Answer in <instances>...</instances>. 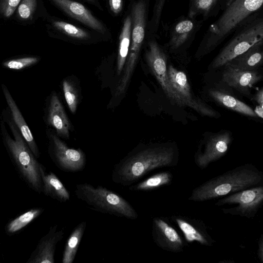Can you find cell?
<instances>
[{
  "label": "cell",
  "instance_id": "obj_1",
  "mask_svg": "<svg viewBox=\"0 0 263 263\" xmlns=\"http://www.w3.org/2000/svg\"><path fill=\"white\" fill-rule=\"evenodd\" d=\"M178 156L172 146H155L137 148L114 166L111 180L122 186H130L149 172L176 165Z\"/></svg>",
  "mask_w": 263,
  "mask_h": 263
},
{
  "label": "cell",
  "instance_id": "obj_2",
  "mask_svg": "<svg viewBox=\"0 0 263 263\" xmlns=\"http://www.w3.org/2000/svg\"><path fill=\"white\" fill-rule=\"evenodd\" d=\"M263 173L255 166L245 164L213 177L195 187L189 200L199 202L261 185Z\"/></svg>",
  "mask_w": 263,
  "mask_h": 263
},
{
  "label": "cell",
  "instance_id": "obj_3",
  "mask_svg": "<svg viewBox=\"0 0 263 263\" xmlns=\"http://www.w3.org/2000/svg\"><path fill=\"white\" fill-rule=\"evenodd\" d=\"M13 138L1 123L2 138L5 147L18 176L29 188L42 193L41 170L44 166L40 163L22 136L12 118L6 121Z\"/></svg>",
  "mask_w": 263,
  "mask_h": 263
},
{
  "label": "cell",
  "instance_id": "obj_4",
  "mask_svg": "<svg viewBox=\"0 0 263 263\" xmlns=\"http://www.w3.org/2000/svg\"><path fill=\"white\" fill-rule=\"evenodd\" d=\"M262 3L263 0H234L227 6L205 33L201 44L203 53L210 52L219 45L249 16L259 9Z\"/></svg>",
  "mask_w": 263,
  "mask_h": 263
},
{
  "label": "cell",
  "instance_id": "obj_5",
  "mask_svg": "<svg viewBox=\"0 0 263 263\" xmlns=\"http://www.w3.org/2000/svg\"><path fill=\"white\" fill-rule=\"evenodd\" d=\"M74 193L89 208L96 211L132 220L138 217L135 209L126 199L102 186L77 184Z\"/></svg>",
  "mask_w": 263,
  "mask_h": 263
},
{
  "label": "cell",
  "instance_id": "obj_6",
  "mask_svg": "<svg viewBox=\"0 0 263 263\" xmlns=\"http://www.w3.org/2000/svg\"><path fill=\"white\" fill-rule=\"evenodd\" d=\"M149 0H130L132 17L131 40L124 72L116 88V96L125 91L131 79L146 35Z\"/></svg>",
  "mask_w": 263,
  "mask_h": 263
},
{
  "label": "cell",
  "instance_id": "obj_7",
  "mask_svg": "<svg viewBox=\"0 0 263 263\" xmlns=\"http://www.w3.org/2000/svg\"><path fill=\"white\" fill-rule=\"evenodd\" d=\"M261 41H263L262 19L248 20L215 58L212 68L215 69L224 66L233 58Z\"/></svg>",
  "mask_w": 263,
  "mask_h": 263
},
{
  "label": "cell",
  "instance_id": "obj_8",
  "mask_svg": "<svg viewBox=\"0 0 263 263\" xmlns=\"http://www.w3.org/2000/svg\"><path fill=\"white\" fill-rule=\"evenodd\" d=\"M263 203V186H254L223 197L215 205H231L222 208L226 214L251 218L256 215Z\"/></svg>",
  "mask_w": 263,
  "mask_h": 263
},
{
  "label": "cell",
  "instance_id": "obj_9",
  "mask_svg": "<svg viewBox=\"0 0 263 263\" xmlns=\"http://www.w3.org/2000/svg\"><path fill=\"white\" fill-rule=\"evenodd\" d=\"M49 155L57 167L68 173L82 171L86 165V156L81 149L68 147L55 134L50 133Z\"/></svg>",
  "mask_w": 263,
  "mask_h": 263
},
{
  "label": "cell",
  "instance_id": "obj_10",
  "mask_svg": "<svg viewBox=\"0 0 263 263\" xmlns=\"http://www.w3.org/2000/svg\"><path fill=\"white\" fill-rule=\"evenodd\" d=\"M147 39V48L145 53L147 65L166 96L176 103L175 96L168 76L166 56L154 37Z\"/></svg>",
  "mask_w": 263,
  "mask_h": 263
},
{
  "label": "cell",
  "instance_id": "obj_11",
  "mask_svg": "<svg viewBox=\"0 0 263 263\" xmlns=\"http://www.w3.org/2000/svg\"><path fill=\"white\" fill-rule=\"evenodd\" d=\"M50 1L68 17L79 22L105 39L110 36L111 33L105 24L81 3L73 0Z\"/></svg>",
  "mask_w": 263,
  "mask_h": 263
},
{
  "label": "cell",
  "instance_id": "obj_12",
  "mask_svg": "<svg viewBox=\"0 0 263 263\" xmlns=\"http://www.w3.org/2000/svg\"><path fill=\"white\" fill-rule=\"evenodd\" d=\"M232 141L230 133L226 132L210 136L195 156V162L198 167L204 169L225 155Z\"/></svg>",
  "mask_w": 263,
  "mask_h": 263
},
{
  "label": "cell",
  "instance_id": "obj_13",
  "mask_svg": "<svg viewBox=\"0 0 263 263\" xmlns=\"http://www.w3.org/2000/svg\"><path fill=\"white\" fill-rule=\"evenodd\" d=\"M168 76L176 99V103L180 106H189L199 112L203 103L193 98L191 87L185 73L178 70L172 65L168 68Z\"/></svg>",
  "mask_w": 263,
  "mask_h": 263
},
{
  "label": "cell",
  "instance_id": "obj_14",
  "mask_svg": "<svg viewBox=\"0 0 263 263\" xmlns=\"http://www.w3.org/2000/svg\"><path fill=\"white\" fill-rule=\"evenodd\" d=\"M64 234L63 229L59 230L57 224L50 227L39 241L26 263H54L56 247L63 238Z\"/></svg>",
  "mask_w": 263,
  "mask_h": 263
},
{
  "label": "cell",
  "instance_id": "obj_15",
  "mask_svg": "<svg viewBox=\"0 0 263 263\" xmlns=\"http://www.w3.org/2000/svg\"><path fill=\"white\" fill-rule=\"evenodd\" d=\"M152 236L156 245L165 251L174 253L183 251L184 244L180 235L161 218L153 219Z\"/></svg>",
  "mask_w": 263,
  "mask_h": 263
},
{
  "label": "cell",
  "instance_id": "obj_16",
  "mask_svg": "<svg viewBox=\"0 0 263 263\" xmlns=\"http://www.w3.org/2000/svg\"><path fill=\"white\" fill-rule=\"evenodd\" d=\"M51 25L61 38L76 43H90L105 38L99 33L85 29L59 18L50 20Z\"/></svg>",
  "mask_w": 263,
  "mask_h": 263
},
{
  "label": "cell",
  "instance_id": "obj_17",
  "mask_svg": "<svg viewBox=\"0 0 263 263\" xmlns=\"http://www.w3.org/2000/svg\"><path fill=\"white\" fill-rule=\"evenodd\" d=\"M2 88L12 120L33 154L36 158H39L40 154L39 148L24 117L7 87L4 84H2Z\"/></svg>",
  "mask_w": 263,
  "mask_h": 263
},
{
  "label": "cell",
  "instance_id": "obj_18",
  "mask_svg": "<svg viewBox=\"0 0 263 263\" xmlns=\"http://www.w3.org/2000/svg\"><path fill=\"white\" fill-rule=\"evenodd\" d=\"M223 81L230 87L243 93H248L251 87L259 81L262 76L257 71L242 70L226 66Z\"/></svg>",
  "mask_w": 263,
  "mask_h": 263
},
{
  "label": "cell",
  "instance_id": "obj_19",
  "mask_svg": "<svg viewBox=\"0 0 263 263\" xmlns=\"http://www.w3.org/2000/svg\"><path fill=\"white\" fill-rule=\"evenodd\" d=\"M173 219L187 242L196 241L201 245L209 247L213 245L214 240L201 222L195 219L180 216H175Z\"/></svg>",
  "mask_w": 263,
  "mask_h": 263
},
{
  "label": "cell",
  "instance_id": "obj_20",
  "mask_svg": "<svg viewBox=\"0 0 263 263\" xmlns=\"http://www.w3.org/2000/svg\"><path fill=\"white\" fill-rule=\"evenodd\" d=\"M48 124L56 131L57 135L68 139L71 124L58 96L53 93L50 99L47 115Z\"/></svg>",
  "mask_w": 263,
  "mask_h": 263
},
{
  "label": "cell",
  "instance_id": "obj_21",
  "mask_svg": "<svg viewBox=\"0 0 263 263\" xmlns=\"http://www.w3.org/2000/svg\"><path fill=\"white\" fill-rule=\"evenodd\" d=\"M262 43L261 41L226 64L232 68L247 71H255L262 63Z\"/></svg>",
  "mask_w": 263,
  "mask_h": 263
},
{
  "label": "cell",
  "instance_id": "obj_22",
  "mask_svg": "<svg viewBox=\"0 0 263 263\" xmlns=\"http://www.w3.org/2000/svg\"><path fill=\"white\" fill-rule=\"evenodd\" d=\"M42 193L60 202L70 199V194L58 176L53 172L47 173L44 166L41 170Z\"/></svg>",
  "mask_w": 263,
  "mask_h": 263
},
{
  "label": "cell",
  "instance_id": "obj_23",
  "mask_svg": "<svg viewBox=\"0 0 263 263\" xmlns=\"http://www.w3.org/2000/svg\"><path fill=\"white\" fill-rule=\"evenodd\" d=\"M132 17L128 11L123 20L119 37L117 72L119 76L123 69L129 50L131 40Z\"/></svg>",
  "mask_w": 263,
  "mask_h": 263
},
{
  "label": "cell",
  "instance_id": "obj_24",
  "mask_svg": "<svg viewBox=\"0 0 263 263\" xmlns=\"http://www.w3.org/2000/svg\"><path fill=\"white\" fill-rule=\"evenodd\" d=\"M191 19L180 20L173 25L169 41V45L172 50H176L181 47L193 34L195 25Z\"/></svg>",
  "mask_w": 263,
  "mask_h": 263
},
{
  "label": "cell",
  "instance_id": "obj_25",
  "mask_svg": "<svg viewBox=\"0 0 263 263\" xmlns=\"http://www.w3.org/2000/svg\"><path fill=\"white\" fill-rule=\"evenodd\" d=\"M209 93L215 101L227 108L246 116L257 117L251 107L233 96L215 90H210Z\"/></svg>",
  "mask_w": 263,
  "mask_h": 263
},
{
  "label": "cell",
  "instance_id": "obj_26",
  "mask_svg": "<svg viewBox=\"0 0 263 263\" xmlns=\"http://www.w3.org/2000/svg\"><path fill=\"white\" fill-rule=\"evenodd\" d=\"M86 227V222L82 221L76 227L69 235L63 251L62 263H72L73 261Z\"/></svg>",
  "mask_w": 263,
  "mask_h": 263
},
{
  "label": "cell",
  "instance_id": "obj_27",
  "mask_svg": "<svg viewBox=\"0 0 263 263\" xmlns=\"http://www.w3.org/2000/svg\"><path fill=\"white\" fill-rule=\"evenodd\" d=\"M44 211L43 208H33L11 219L5 226L6 233L10 236L16 234L36 219Z\"/></svg>",
  "mask_w": 263,
  "mask_h": 263
},
{
  "label": "cell",
  "instance_id": "obj_28",
  "mask_svg": "<svg viewBox=\"0 0 263 263\" xmlns=\"http://www.w3.org/2000/svg\"><path fill=\"white\" fill-rule=\"evenodd\" d=\"M172 180V175L170 172H162L156 174L138 183L130 185L129 190L132 191H151L168 185Z\"/></svg>",
  "mask_w": 263,
  "mask_h": 263
},
{
  "label": "cell",
  "instance_id": "obj_29",
  "mask_svg": "<svg viewBox=\"0 0 263 263\" xmlns=\"http://www.w3.org/2000/svg\"><path fill=\"white\" fill-rule=\"evenodd\" d=\"M165 1L155 0L152 17L147 24L146 38L154 37L157 33Z\"/></svg>",
  "mask_w": 263,
  "mask_h": 263
},
{
  "label": "cell",
  "instance_id": "obj_30",
  "mask_svg": "<svg viewBox=\"0 0 263 263\" xmlns=\"http://www.w3.org/2000/svg\"><path fill=\"white\" fill-rule=\"evenodd\" d=\"M218 0H190L189 17L193 18L199 14L205 15L214 6Z\"/></svg>",
  "mask_w": 263,
  "mask_h": 263
},
{
  "label": "cell",
  "instance_id": "obj_31",
  "mask_svg": "<svg viewBox=\"0 0 263 263\" xmlns=\"http://www.w3.org/2000/svg\"><path fill=\"white\" fill-rule=\"evenodd\" d=\"M40 59L37 57H25L7 60L2 65L4 67L9 69L20 70L36 64Z\"/></svg>",
  "mask_w": 263,
  "mask_h": 263
},
{
  "label": "cell",
  "instance_id": "obj_32",
  "mask_svg": "<svg viewBox=\"0 0 263 263\" xmlns=\"http://www.w3.org/2000/svg\"><path fill=\"white\" fill-rule=\"evenodd\" d=\"M63 90L66 103L72 113H74L78 105V96L73 85L64 80L62 83Z\"/></svg>",
  "mask_w": 263,
  "mask_h": 263
},
{
  "label": "cell",
  "instance_id": "obj_33",
  "mask_svg": "<svg viewBox=\"0 0 263 263\" xmlns=\"http://www.w3.org/2000/svg\"><path fill=\"white\" fill-rule=\"evenodd\" d=\"M36 5V0H22L17 9L19 17L23 20L31 19Z\"/></svg>",
  "mask_w": 263,
  "mask_h": 263
},
{
  "label": "cell",
  "instance_id": "obj_34",
  "mask_svg": "<svg viewBox=\"0 0 263 263\" xmlns=\"http://www.w3.org/2000/svg\"><path fill=\"white\" fill-rule=\"evenodd\" d=\"M21 0H0V12L6 17H10Z\"/></svg>",
  "mask_w": 263,
  "mask_h": 263
},
{
  "label": "cell",
  "instance_id": "obj_35",
  "mask_svg": "<svg viewBox=\"0 0 263 263\" xmlns=\"http://www.w3.org/2000/svg\"><path fill=\"white\" fill-rule=\"evenodd\" d=\"M108 5L111 12L115 15H118L123 9V0H108Z\"/></svg>",
  "mask_w": 263,
  "mask_h": 263
},
{
  "label": "cell",
  "instance_id": "obj_36",
  "mask_svg": "<svg viewBox=\"0 0 263 263\" xmlns=\"http://www.w3.org/2000/svg\"><path fill=\"white\" fill-rule=\"evenodd\" d=\"M257 255L259 259L261 262H263V239L262 235H261L259 240L258 241V250Z\"/></svg>",
  "mask_w": 263,
  "mask_h": 263
},
{
  "label": "cell",
  "instance_id": "obj_37",
  "mask_svg": "<svg viewBox=\"0 0 263 263\" xmlns=\"http://www.w3.org/2000/svg\"><path fill=\"white\" fill-rule=\"evenodd\" d=\"M255 100L259 105L263 107V89L261 88L255 96Z\"/></svg>",
  "mask_w": 263,
  "mask_h": 263
},
{
  "label": "cell",
  "instance_id": "obj_38",
  "mask_svg": "<svg viewBox=\"0 0 263 263\" xmlns=\"http://www.w3.org/2000/svg\"><path fill=\"white\" fill-rule=\"evenodd\" d=\"M85 2L93 5L101 11H103L104 9L100 2L99 0H82Z\"/></svg>",
  "mask_w": 263,
  "mask_h": 263
},
{
  "label": "cell",
  "instance_id": "obj_39",
  "mask_svg": "<svg viewBox=\"0 0 263 263\" xmlns=\"http://www.w3.org/2000/svg\"><path fill=\"white\" fill-rule=\"evenodd\" d=\"M262 107H263L260 105H258L255 107L254 110H253L257 117H259L260 118H262Z\"/></svg>",
  "mask_w": 263,
  "mask_h": 263
},
{
  "label": "cell",
  "instance_id": "obj_40",
  "mask_svg": "<svg viewBox=\"0 0 263 263\" xmlns=\"http://www.w3.org/2000/svg\"><path fill=\"white\" fill-rule=\"evenodd\" d=\"M234 0H227V6L229 5L231 3H232Z\"/></svg>",
  "mask_w": 263,
  "mask_h": 263
},
{
  "label": "cell",
  "instance_id": "obj_41",
  "mask_svg": "<svg viewBox=\"0 0 263 263\" xmlns=\"http://www.w3.org/2000/svg\"><path fill=\"white\" fill-rule=\"evenodd\" d=\"M0 263H1V259H0Z\"/></svg>",
  "mask_w": 263,
  "mask_h": 263
}]
</instances>
